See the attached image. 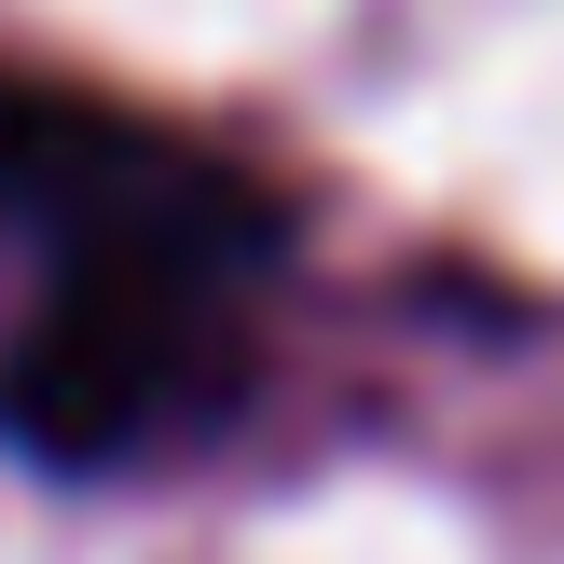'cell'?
<instances>
[{"mask_svg": "<svg viewBox=\"0 0 564 564\" xmlns=\"http://www.w3.org/2000/svg\"><path fill=\"white\" fill-rule=\"evenodd\" d=\"M0 235L42 262L0 345V427L55 468H138L248 386L262 193L124 97L0 69Z\"/></svg>", "mask_w": 564, "mask_h": 564, "instance_id": "1", "label": "cell"}]
</instances>
